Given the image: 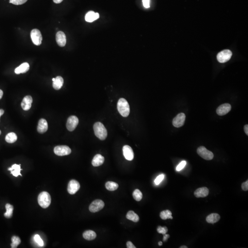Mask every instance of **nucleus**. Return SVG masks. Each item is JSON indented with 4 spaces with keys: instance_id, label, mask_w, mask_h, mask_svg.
<instances>
[{
    "instance_id": "nucleus-1",
    "label": "nucleus",
    "mask_w": 248,
    "mask_h": 248,
    "mask_svg": "<svg viewBox=\"0 0 248 248\" xmlns=\"http://www.w3.org/2000/svg\"><path fill=\"white\" fill-rule=\"evenodd\" d=\"M95 135L101 140H104L107 137V131L104 125L100 122H96L93 126Z\"/></svg>"
},
{
    "instance_id": "nucleus-2",
    "label": "nucleus",
    "mask_w": 248,
    "mask_h": 248,
    "mask_svg": "<svg viewBox=\"0 0 248 248\" xmlns=\"http://www.w3.org/2000/svg\"><path fill=\"white\" fill-rule=\"evenodd\" d=\"M117 108L120 114L124 117H126L130 114V108L128 102L123 98L119 100L117 103Z\"/></svg>"
},
{
    "instance_id": "nucleus-3",
    "label": "nucleus",
    "mask_w": 248,
    "mask_h": 248,
    "mask_svg": "<svg viewBox=\"0 0 248 248\" xmlns=\"http://www.w3.org/2000/svg\"><path fill=\"white\" fill-rule=\"evenodd\" d=\"M38 202L42 208L44 209L48 208L51 202L50 195L47 192H41L38 197Z\"/></svg>"
},
{
    "instance_id": "nucleus-4",
    "label": "nucleus",
    "mask_w": 248,
    "mask_h": 248,
    "mask_svg": "<svg viewBox=\"0 0 248 248\" xmlns=\"http://www.w3.org/2000/svg\"><path fill=\"white\" fill-rule=\"evenodd\" d=\"M197 153L204 160H211L214 158V154L212 152L208 150L204 146H200L197 149Z\"/></svg>"
},
{
    "instance_id": "nucleus-5",
    "label": "nucleus",
    "mask_w": 248,
    "mask_h": 248,
    "mask_svg": "<svg viewBox=\"0 0 248 248\" xmlns=\"http://www.w3.org/2000/svg\"><path fill=\"white\" fill-rule=\"evenodd\" d=\"M54 152L57 155L63 156L69 155L71 153V150L68 146L65 145L57 146L55 147Z\"/></svg>"
},
{
    "instance_id": "nucleus-6",
    "label": "nucleus",
    "mask_w": 248,
    "mask_h": 248,
    "mask_svg": "<svg viewBox=\"0 0 248 248\" xmlns=\"http://www.w3.org/2000/svg\"><path fill=\"white\" fill-rule=\"evenodd\" d=\"M232 56V53L230 50H224L218 54L217 59L220 63H226L230 59Z\"/></svg>"
},
{
    "instance_id": "nucleus-7",
    "label": "nucleus",
    "mask_w": 248,
    "mask_h": 248,
    "mask_svg": "<svg viewBox=\"0 0 248 248\" xmlns=\"http://www.w3.org/2000/svg\"><path fill=\"white\" fill-rule=\"evenodd\" d=\"M31 38L35 45L40 46L42 43V36L41 32L38 29L32 30L31 33Z\"/></svg>"
},
{
    "instance_id": "nucleus-8",
    "label": "nucleus",
    "mask_w": 248,
    "mask_h": 248,
    "mask_svg": "<svg viewBox=\"0 0 248 248\" xmlns=\"http://www.w3.org/2000/svg\"><path fill=\"white\" fill-rule=\"evenodd\" d=\"M104 203L102 200H96L93 201L89 206V211L95 213L101 210L104 207Z\"/></svg>"
},
{
    "instance_id": "nucleus-9",
    "label": "nucleus",
    "mask_w": 248,
    "mask_h": 248,
    "mask_svg": "<svg viewBox=\"0 0 248 248\" xmlns=\"http://www.w3.org/2000/svg\"><path fill=\"white\" fill-rule=\"evenodd\" d=\"M79 123V119L75 116H71L68 119L66 127L68 130L72 132L76 128Z\"/></svg>"
},
{
    "instance_id": "nucleus-10",
    "label": "nucleus",
    "mask_w": 248,
    "mask_h": 248,
    "mask_svg": "<svg viewBox=\"0 0 248 248\" xmlns=\"http://www.w3.org/2000/svg\"><path fill=\"white\" fill-rule=\"evenodd\" d=\"M80 185L78 181L72 180L68 186V191L70 195H74L80 189Z\"/></svg>"
},
{
    "instance_id": "nucleus-11",
    "label": "nucleus",
    "mask_w": 248,
    "mask_h": 248,
    "mask_svg": "<svg viewBox=\"0 0 248 248\" xmlns=\"http://www.w3.org/2000/svg\"><path fill=\"white\" fill-rule=\"evenodd\" d=\"M185 119V115L183 113H180L174 118L172 121V124L175 127L179 128L183 125Z\"/></svg>"
},
{
    "instance_id": "nucleus-12",
    "label": "nucleus",
    "mask_w": 248,
    "mask_h": 248,
    "mask_svg": "<svg viewBox=\"0 0 248 248\" xmlns=\"http://www.w3.org/2000/svg\"><path fill=\"white\" fill-rule=\"evenodd\" d=\"M56 40L58 46L64 47L66 44V37L63 32H58L56 35Z\"/></svg>"
},
{
    "instance_id": "nucleus-13",
    "label": "nucleus",
    "mask_w": 248,
    "mask_h": 248,
    "mask_svg": "<svg viewBox=\"0 0 248 248\" xmlns=\"http://www.w3.org/2000/svg\"><path fill=\"white\" fill-rule=\"evenodd\" d=\"M231 106L229 103H225L218 107L216 109V113L219 116H222L226 115L230 111Z\"/></svg>"
},
{
    "instance_id": "nucleus-14",
    "label": "nucleus",
    "mask_w": 248,
    "mask_h": 248,
    "mask_svg": "<svg viewBox=\"0 0 248 248\" xmlns=\"http://www.w3.org/2000/svg\"><path fill=\"white\" fill-rule=\"evenodd\" d=\"M123 154L126 160L132 161L134 159V154L132 149L128 145H125L123 148Z\"/></svg>"
},
{
    "instance_id": "nucleus-15",
    "label": "nucleus",
    "mask_w": 248,
    "mask_h": 248,
    "mask_svg": "<svg viewBox=\"0 0 248 248\" xmlns=\"http://www.w3.org/2000/svg\"><path fill=\"white\" fill-rule=\"evenodd\" d=\"M33 99L31 96H26L23 98L21 103V107L25 111L29 110L32 107Z\"/></svg>"
},
{
    "instance_id": "nucleus-16",
    "label": "nucleus",
    "mask_w": 248,
    "mask_h": 248,
    "mask_svg": "<svg viewBox=\"0 0 248 248\" xmlns=\"http://www.w3.org/2000/svg\"><path fill=\"white\" fill-rule=\"evenodd\" d=\"M48 129V124L47 120L44 119L40 120L37 126V131L40 133L46 132Z\"/></svg>"
},
{
    "instance_id": "nucleus-17",
    "label": "nucleus",
    "mask_w": 248,
    "mask_h": 248,
    "mask_svg": "<svg viewBox=\"0 0 248 248\" xmlns=\"http://www.w3.org/2000/svg\"><path fill=\"white\" fill-rule=\"evenodd\" d=\"M209 194V190L206 187H202L195 190L194 195L197 198H204L207 197Z\"/></svg>"
},
{
    "instance_id": "nucleus-18",
    "label": "nucleus",
    "mask_w": 248,
    "mask_h": 248,
    "mask_svg": "<svg viewBox=\"0 0 248 248\" xmlns=\"http://www.w3.org/2000/svg\"><path fill=\"white\" fill-rule=\"evenodd\" d=\"M53 86L54 89L56 90H58L61 89L64 84V79L61 76H58L55 78H53Z\"/></svg>"
},
{
    "instance_id": "nucleus-19",
    "label": "nucleus",
    "mask_w": 248,
    "mask_h": 248,
    "mask_svg": "<svg viewBox=\"0 0 248 248\" xmlns=\"http://www.w3.org/2000/svg\"><path fill=\"white\" fill-rule=\"evenodd\" d=\"M104 161V157L101 154H98L94 156L91 163L93 166L97 167L102 165Z\"/></svg>"
},
{
    "instance_id": "nucleus-20",
    "label": "nucleus",
    "mask_w": 248,
    "mask_h": 248,
    "mask_svg": "<svg viewBox=\"0 0 248 248\" xmlns=\"http://www.w3.org/2000/svg\"><path fill=\"white\" fill-rule=\"evenodd\" d=\"M99 18V13H95L93 11H89L86 15L85 20L88 22H92Z\"/></svg>"
},
{
    "instance_id": "nucleus-21",
    "label": "nucleus",
    "mask_w": 248,
    "mask_h": 248,
    "mask_svg": "<svg viewBox=\"0 0 248 248\" xmlns=\"http://www.w3.org/2000/svg\"><path fill=\"white\" fill-rule=\"evenodd\" d=\"M220 216L217 213H212L207 216L206 221L208 223L214 224L216 223L220 219Z\"/></svg>"
},
{
    "instance_id": "nucleus-22",
    "label": "nucleus",
    "mask_w": 248,
    "mask_h": 248,
    "mask_svg": "<svg viewBox=\"0 0 248 248\" xmlns=\"http://www.w3.org/2000/svg\"><path fill=\"white\" fill-rule=\"evenodd\" d=\"M20 165H17L14 164L12 166L11 168H8V170L11 171V174L15 177H17L19 176H22L21 174L20 171L22 170L21 169Z\"/></svg>"
},
{
    "instance_id": "nucleus-23",
    "label": "nucleus",
    "mask_w": 248,
    "mask_h": 248,
    "mask_svg": "<svg viewBox=\"0 0 248 248\" xmlns=\"http://www.w3.org/2000/svg\"><path fill=\"white\" fill-rule=\"evenodd\" d=\"M29 69H30V65L28 63H23L15 69V73L16 74L25 73L27 72Z\"/></svg>"
},
{
    "instance_id": "nucleus-24",
    "label": "nucleus",
    "mask_w": 248,
    "mask_h": 248,
    "mask_svg": "<svg viewBox=\"0 0 248 248\" xmlns=\"http://www.w3.org/2000/svg\"><path fill=\"white\" fill-rule=\"evenodd\" d=\"M83 237L85 239L87 240H92L97 237L96 233L92 230L86 231L83 233Z\"/></svg>"
},
{
    "instance_id": "nucleus-25",
    "label": "nucleus",
    "mask_w": 248,
    "mask_h": 248,
    "mask_svg": "<svg viewBox=\"0 0 248 248\" xmlns=\"http://www.w3.org/2000/svg\"><path fill=\"white\" fill-rule=\"evenodd\" d=\"M126 217L127 219L132 221L133 222H137L139 220V217L138 215L133 211H130L128 212L126 214Z\"/></svg>"
},
{
    "instance_id": "nucleus-26",
    "label": "nucleus",
    "mask_w": 248,
    "mask_h": 248,
    "mask_svg": "<svg viewBox=\"0 0 248 248\" xmlns=\"http://www.w3.org/2000/svg\"><path fill=\"white\" fill-rule=\"evenodd\" d=\"M105 187L107 189L110 191H114L117 190L118 188L119 185L117 183L113 182H107L105 184Z\"/></svg>"
},
{
    "instance_id": "nucleus-27",
    "label": "nucleus",
    "mask_w": 248,
    "mask_h": 248,
    "mask_svg": "<svg viewBox=\"0 0 248 248\" xmlns=\"http://www.w3.org/2000/svg\"><path fill=\"white\" fill-rule=\"evenodd\" d=\"M5 140L8 143H13L17 140V136L15 133H9L6 137Z\"/></svg>"
},
{
    "instance_id": "nucleus-28",
    "label": "nucleus",
    "mask_w": 248,
    "mask_h": 248,
    "mask_svg": "<svg viewBox=\"0 0 248 248\" xmlns=\"http://www.w3.org/2000/svg\"><path fill=\"white\" fill-rule=\"evenodd\" d=\"M160 217L162 220H166L168 219H172L173 217L172 216V213L169 210H165L162 211L160 213Z\"/></svg>"
},
{
    "instance_id": "nucleus-29",
    "label": "nucleus",
    "mask_w": 248,
    "mask_h": 248,
    "mask_svg": "<svg viewBox=\"0 0 248 248\" xmlns=\"http://www.w3.org/2000/svg\"><path fill=\"white\" fill-rule=\"evenodd\" d=\"M6 212L4 213V216L7 218H10L13 216L14 207L9 204H7L5 206Z\"/></svg>"
},
{
    "instance_id": "nucleus-30",
    "label": "nucleus",
    "mask_w": 248,
    "mask_h": 248,
    "mask_svg": "<svg viewBox=\"0 0 248 248\" xmlns=\"http://www.w3.org/2000/svg\"><path fill=\"white\" fill-rule=\"evenodd\" d=\"M133 197L137 201H140L142 198V192L139 189H136L133 193Z\"/></svg>"
},
{
    "instance_id": "nucleus-31",
    "label": "nucleus",
    "mask_w": 248,
    "mask_h": 248,
    "mask_svg": "<svg viewBox=\"0 0 248 248\" xmlns=\"http://www.w3.org/2000/svg\"><path fill=\"white\" fill-rule=\"evenodd\" d=\"M12 243L11 244V247L12 248H15L18 247V246L20 244L21 240L19 237L17 236H13L12 237Z\"/></svg>"
},
{
    "instance_id": "nucleus-32",
    "label": "nucleus",
    "mask_w": 248,
    "mask_h": 248,
    "mask_svg": "<svg viewBox=\"0 0 248 248\" xmlns=\"http://www.w3.org/2000/svg\"><path fill=\"white\" fill-rule=\"evenodd\" d=\"M34 240L36 241V243L39 245L40 246H44V243L43 241L40 238V236L39 235H36L34 236Z\"/></svg>"
},
{
    "instance_id": "nucleus-33",
    "label": "nucleus",
    "mask_w": 248,
    "mask_h": 248,
    "mask_svg": "<svg viewBox=\"0 0 248 248\" xmlns=\"http://www.w3.org/2000/svg\"><path fill=\"white\" fill-rule=\"evenodd\" d=\"M9 1H10L9 2L11 3L16 5H19L25 3L28 0H9Z\"/></svg>"
},
{
    "instance_id": "nucleus-34",
    "label": "nucleus",
    "mask_w": 248,
    "mask_h": 248,
    "mask_svg": "<svg viewBox=\"0 0 248 248\" xmlns=\"http://www.w3.org/2000/svg\"><path fill=\"white\" fill-rule=\"evenodd\" d=\"M157 231L159 233L164 235L167 232H168V229L166 227H162L161 226H159L157 228Z\"/></svg>"
},
{
    "instance_id": "nucleus-35",
    "label": "nucleus",
    "mask_w": 248,
    "mask_h": 248,
    "mask_svg": "<svg viewBox=\"0 0 248 248\" xmlns=\"http://www.w3.org/2000/svg\"><path fill=\"white\" fill-rule=\"evenodd\" d=\"M164 177H165V175H164V174H161V175H159L158 177H157V178L155 179V181H154V183H155V184H160V183L163 181Z\"/></svg>"
},
{
    "instance_id": "nucleus-36",
    "label": "nucleus",
    "mask_w": 248,
    "mask_h": 248,
    "mask_svg": "<svg viewBox=\"0 0 248 248\" xmlns=\"http://www.w3.org/2000/svg\"><path fill=\"white\" fill-rule=\"evenodd\" d=\"M187 163L185 161H183L177 166V168H176V170L177 171H180L182 170L186 165Z\"/></svg>"
},
{
    "instance_id": "nucleus-37",
    "label": "nucleus",
    "mask_w": 248,
    "mask_h": 248,
    "mask_svg": "<svg viewBox=\"0 0 248 248\" xmlns=\"http://www.w3.org/2000/svg\"><path fill=\"white\" fill-rule=\"evenodd\" d=\"M143 6L145 8H148L150 7V0H142Z\"/></svg>"
},
{
    "instance_id": "nucleus-38",
    "label": "nucleus",
    "mask_w": 248,
    "mask_h": 248,
    "mask_svg": "<svg viewBox=\"0 0 248 248\" xmlns=\"http://www.w3.org/2000/svg\"><path fill=\"white\" fill-rule=\"evenodd\" d=\"M241 187H242V189H243L244 191H247L248 190V181H247L246 182H244L242 184V185H241Z\"/></svg>"
},
{
    "instance_id": "nucleus-39",
    "label": "nucleus",
    "mask_w": 248,
    "mask_h": 248,
    "mask_svg": "<svg viewBox=\"0 0 248 248\" xmlns=\"http://www.w3.org/2000/svg\"><path fill=\"white\" fill-rule=\"evenodd\" d=\"M126 246H127V248H136L135 246H134L133 244H132V242H131V241H128V242L126 243Z\"/></svg>"
},
{
    "instance_id": "nucleus-40",
    "label": "nucleus",
    "mask_w": 248,
    "mask_h": 248,
    "mask_svg": "<svg viewBox=\"0 0 248 248\" xmlns=\"http://www.w3.org/2000/svg\"><path fill=\"white\" fill-rule=\"evenodd\" d=\"M163 235H164L163 239V241H164V242H166V241L167 239L169 238L170 235L169 234H166Z\"/></svg>"
},
{
    "instance_id": "nucleus-41",
    "label": "nucleus",
    "mask_w": 248,
    "mask_h": 248,
    "mask_svg": "<svg viewBox=\"0 0 248 248\" xmlns=\"http://www.w3.org/2000/svg\"><path fill=\"white\" fill-rule=\"evenodd\" d=\"M244 130H245V133L247 135H248V125L246 124L244 127Z\"/></svg>"
},
{
    "instance_id": "nucleus-42",
    "label": "nucleus",
    "mask_w": 248,
    "mask_h": 248,
    "mask_svg": "<svg viewBox=\"0 0 248 248\" xmlns=\"http://www.w3.org/2000/svg\"><path fill=\"white\" fill-rule=\"evenodd\" d=\"M63 0H53L54 2L57 4L63 2Z\"/></svg>"
},
{
    "instance_id": "nucleus-43",
    "label": "nucleus",
    "mask_w": 248,
    "mask_h": 248,
    "mask_svg": "<svg viewBox=\"0 0 248 248\" xmlns=\"http://www.w3.org/2000/svg\"><path fill=\"white\" fill-rule=\"evenodd\" d=\"M4 113V111L3 109H0V117L2 115H3Z\"/></svg>"
},
{
    "instance_id": "nucleus-44",
    "label": "nucleus",
    "mask_w": 248,
    "mask_h": 248,
    "mask_svg": "<svg viewBox=\"0 0 248 248\" xmlns=\"http://www.w3.org/2000/svg\"><path fill=\"white\" fill-rule=\"evenodd\" d=\"M3 94V93L2 90H0V100L1 99L2 97Z\"/></svg>"
},
{
    "instance_id": "nucleus-45",
    "label": "nucleus",
    "mask_w": 248,
    "mask_h": 248,
    "mask_svg": "<svg viewBox=\"0 0 248 248\" xmlns=\"http://www.w3.org/2000/svg\"><path fill=\"white\" fill-rule=\"evenodd\" d=\"M158 245H159V246H162V245H163V243H162V242L160 241V242H159V243H158Z\"/></svg>"
},
{
    "instance_id": "nucleus-46",
    "label": "nucleus",
    "mask_w": 248,
    "mask_h": 248,
    "mask_svg": "<svg viewBox=\"0 0 248 248\" xmlns=\"http://www.w3.org/2000/svg\"><path fill=\"white\" fill-rule=\"evenodd\" d=\"M180 248H187V247L186 246H183L180 247Z\"/></svg>"
},
{
    "instance_id": "nucleus-47",
    "label": "nucleus",
    "mask_w": 248,
    "mask_h": 248,
    "mask_svg": "<svg viewBox=\"0 0 248 248\" xmlns=\"http://www.w3.org/2000/svg\"><path fill=\"white\" fill-rule=\"evenodd\" d=\"M1 134V130H0V135Z\"/></svg>"
}]
</instances>
